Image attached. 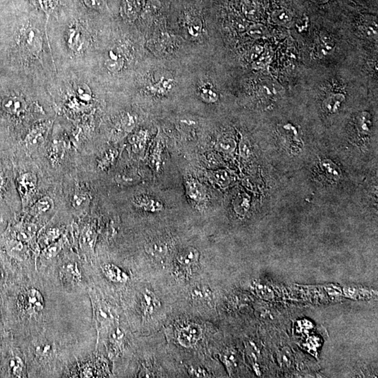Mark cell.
Here are the masks:
<instances>
[{"label": "cell", "mask_w": 378, "mask_h": 378, "mask_svg": "<svg viewBox=\"0 0 378 378\" xmlns=\"http://www.w3.org/2000/svg\"><path fill=\"white\" fill-rule=\"evenodd\" d=\"M28 102L23 91L11 92L1 99L0 108L3 112L12 116H21L28 109Z\"/></svg>", "instance_id": "obj_1"}, {"label": "cell", "mask_w": 378, "mask_h": 378, "mask_svg": "<svg viewBox=\"0 0 378 378\" xmlns=\"http://www.w3.org/2000/svg\"><path fill=\"white\" fill-rule=\"evenodd\" d=\"M103 66L111 74H119L126 66V57L120 46H114L104 55Z\"/></svg>", "instance_id": "obj_2"}, {"label": "cell", "mask_w": 378, "mask_h": 378, "mask_svg": "<svg viewBox=\"0 0 378 378\" xmlns=\"http://www.w3.org/2000/svg\"><path fill=\"white\" fill-rule=\"evenodd\" d=\"M202 331L199 325L190 324L181 327L178 331V341L183 347H192L195 346L202 337Z\"/></svg>", "instance_id": "obj_3"}, {"label": "cell", "mask_w": 378, "mask_h": 378, "mask_svg": "<svg viewBox=\"0 0 378 378\" xmlns=\"http://www.w3.org/2000/svg\"><path fill=\"white\" fill-rule=\"evenodd\" d=\"M175 81L171 74L163 73L154 77L149 84V90L156 95H166L175 87Z\"/></svg>", "instance_id": "obj_4"}, {"label": "cell", "mask_w": 378, "mask_h": 378, "mask_svg": "<svg viewBox=\"0 0 378 378\" xmlns=\"http://www.w3.org/2000/svg\"><path fill=\"white\" fill-rule=\"evenodd\" d=\"M135 207L149 213H158L165 208L163 202L159 199L147 195L136 196L132 200Z\"/></svg>", "instance_id": "obj_5"}, {"label": "cell", "mask_w": 378, "mask_h": 378, "mask_svg": "<svg viewBox=\"0 0 378 378\" xmlns=\"http://www.w3.org/2000/svg\"><path fill=\"white\" fill-rule=\"evenodd\" d=\"M186 194L191 201L200 204L207 199V191L204 185L195 178L186 180Z\"/></svg>", "instance_id": "obj_6"}, {"label": "cell", "mask_w": 378, "mask_h": 378, "mask_svg": "<svg viewBox=\"0 0 378 378\" xmlns=\"http://www.w3.org/2000/svg\"><path fill=\"white\" fill-rule=\"evenodd\" d=\"M50 124V121H44L37 123L31 127L25 139L26 146L28 148L32 149L35 147L41 142L44 141V135L49 130Z\"/></svg>", "instance_id": "obj_7"}, {"label": "cell", "mask_w": 378, "mask_h": 378, "mask_svg": "<svg viewBox=\"0 0 378 378\" xmlns=\"http://www.w3.org/2000/svg\"><path fill=\"white\" fill-rule=\"evenodd\" d=\"M30 1L36 8V10L41 11L44 13L47 23L49 18L55 17L54 14H55L60 5V0H30Z\"/></svg>", "instance_id": "obj_8"}, {"label": "cell", "mask_w": 378, "mask_h": 378, "mask_svg": "<svg viewBox=\"0 0 378 378\" xmlns=\"http://www.w3.org/2000/svg\"><path fill=\"white\" fill-rule=\"evenodd\" d=\"M142 307L144 315L151 316L161 307V302L150 290L144 291L142 298Z\"/></svg>", "instance_id": "obj_9"}, {"label": "cell", "mask_w": 378, "mask_h": 378, "mask_svg": "<svg viewBox=\"0 0 378 378\" xmlns=\"http://www.w3.org/2000/svg\"><path fill=\"white\" fill-rule=\"evenodd\" d=\"M25 301L27 307L33 312H39L44 309V298L37 290H28L25 295Z\"/></svg>", "instance_id": "obj_10"}, {"label": "cell", "mask_w": 378, "mask_h": 378, "mask_svg": "<svg viewBox=\"0 0 378 378\" xmlns=\"http://www.w3.org/2000/svg\"><path fill=\"white\" fill-rule=\"evenodd\" d=\"M200 252L194 247H189L183 249L178 253L177 261L181 266L189 267L196 264L200 258Z\"/></svg>", "instance_id": "obj_11"}, {"label": "cell", "mask_w": 378, "mask_h": 378, "mask_svg": "<svg viewBox=\"0 0 378 378\" xmlns=\"http://www.w3.org/2000/svg\"><path fill=\"white\" fill-rule=\"evenodd\" d=\"M19 186L22 195L27 198L32 196L36 187V178L33 173L24 174L19 180Z\"/></svg>", "instance_id": "obj_12"}, {"label": "cell", "mask_w": 378, "mask_h": 378, "mask_svg": "<svg viewBox=\"0 0 378 378\" xmlns=\"http://www.w3.org/2000/svg\"><path fill=\"white\" fill-rule=\"evenodd\" d=\"M198 95L201 100L207 104L218 102L219 94L210 83L204 82L198 87Z\"/></svg>", "instance_id": "obj_13"}, {"label": "cell", "mask_w": 378, "mask_h": 378, "mask_svg": "<svg viewBox=\"0 0 378 378\" xmlns=\"http://www.w3.org/2000/svg\"><path fill=\"white\" fill-rule=\"evenodd\" d=\"M103 270L109 280L116 283H124L128 280L127 274L114 264H105L103 267Z\"/></svg>", "instance_id": "obj_14"}, {"label": "cell", "mask_w": 378, "mask_h": 378, "mask_svg": "<svg viewBox=\"0 0 378 378\" xmlns=\"http://www.w3.org/2000/svg\"><path fill=\"white\" fill-rule=\"evenodd\" d=\"M145 250L151 257L161 259L166 256L168 247L165 242L155 240L146 244Z\"/></svg>", "instance_id": "obj_15"}, {"label": "cell", "mask_w": 378, "mask_h": 378, "mask_svg": "<svg viewBox=\"0 0 378 378\" xmlns=\"http://www.w3.org/2000/svg\"><path fill=\"white\" fill-rule=\"evenodd\" d=\"M208 178L212 182L221 189L228 187L231 183V178L227 171L222 169L212 170L208 172Z\"/></svg>", "instance_id": "obj_16"}, {"label": "cell", "mask_w": 378, "mask_h": 378, "mask_svg": "<svg viewBox=\"0 0 378 378\" xmlns=\"http://www.w3.org/2000/svg\"><path fill=\"white\" fill-rule=\"evenodd\" d=\"M140 3L138 0H124L121 5L123 17L128 20H134L140 12Z\"/></svg>", "instance_id": "obj_17"}, {"label": "cell", "mask_w": 378, "mask_h": 378, "mask_svg": "<svg viewBox=\"0 0 378 378\" xmlns=\"http://www.w3.org/2000/svg\"><path fill=\"white\" fill-rule=\"evenodd\" d=\"M148 140L147 132L144 130H140L132 135L130 143L131 144L132 151L140 153L144 149L146 142Z\"/></svg>", "instance_id": "obj_18"}, {"label": "cell", "mask_w": 378, "mask_h": 378, "mask_svg": "<svg viewBox=\"0 0 378 378\" xmlns=\"http://www.w3.org/2000/svg\"><path fill=\"white\" fill-rule=\"evenodd\" d=\"M191 296L193 299L198 301H211L213 297L211 289L205 285L194 287L191 289Z\"/></svg>", "instance_id": "obj_19"}, {"label": "cell", "mask_w": 378, "mask_h": 378, "mask_svg": "<svg viewBox=\"0 0 378 378\" xmlns=\"http://www.w3.org/2000/svg\"><path fill=\"white\" fill-rule=\"evenodd\" d=\"M234 207L238 216H245L250 209V198L245 194H238L234 201Z\"/></svg>", "instance_id": "obj_20"}, {"label": "cell", "mask_w": 378, "mask_h": 378, "mask_svg": "<svg viewBox=\"0 0 378 378\" xmlns=\"http://www.w3.org/2000/svg\"><path fill=\"white\" fill-rule=\"evenodd\" d=\"M360 30L366 37L371 39H377L378 25L374 19H367L361 23Z\"/></svg>", "instance_id": "obj_21"}, {"label": "cell", "mask_w": 378, "mask_h": 378, "mask_svg": "<svg viewBox=\"0 0 378 378\" xmlns=\"http://www.w3.org/2000/svg\"><path fill=\"white\" fill-rule=\"evenodd\" d=\"M272 21L275 24L282 26H286L292 21V15L286 9H281L274 11L271 15Z\"/></svg>", "instance_id": "obj_22"}, {"label": "cell", "mask_w": 378, "mask_h": 378, "mask_svg": "<svg viewBox=\"0 0 378 378\" xmlns=\"http://www.w3.org/2000/svg\"><path fill=\"white\" fill-rule=\"evenodd\" d=\"M237 146L235 140L231 138H222L216 142L215 149L224 154L234 152Z\"/></svg>", "instance_id": "obj_23"}, {"label": "cell", "mask_w": 378, "mask_h": 378, "mask_svg": "<svg viewBox=\"0 0 378 378\" xmlns=\"http://www.w3.org/2000/svg\"><path fill=\"white\" fill-rule=\"evenodd\" d=\"M344 100V97L342 94H333V95H329L324 100V106L325 109L329 112H336Z\"/></svg>", "instance_id": "obj_24"}, {"label": "cell", "mask_w": 378, "mask_h": 378, "mask_svg": "<svg viewBox=\"0 0 378 378\" xmlns=\"http://www.w3.org/2000/svg\"><path fill=\"white\" fill-rule=\"evenodd\" d=\"M334 49V43L331 37L327 36H322L319 39L317 51L319 54L322 57L329 55Z\"/></svg>", "instance_id": "obj_25"}, {"label": "cell", "mask_w": 378, "mask_h": 378, "mask_svg": "<svg viewBox=\"0 0 378 378\" xmlns=\"http://www.w3.org/2000/svg\"><path fill=\"white\" fill-rule=\"evenodd\" d=\"M186 27L191 36H198L202 33L203 25H202V20L199 18L189 17L188 18Z\"/></svg>", "instance_id": "obj_26"}, {"label": "cell", "mask_w": 378, "mask_h": 378, "mask_svg": "<svg viewBox=\"0 0 378 378\" xmlns=\"http://www.w3.org/2000/svg\"><path fill=\"white\" fill-rule=\"evenodd\" d=\"M321 167L329 178L337 180L341 177V170L338 168L337 165L333 163L332 161L329 160L322 161Z\"/></svg>", "instance_id": "obj_27"}, {"label": "cell", "mask_w": 378, "mask_h": 378, "mask_svg": "<svg viewBox=\"0 0 378 378\" xmlns=\"http://www.w3.org/2000/svg\"><path fill=\"white\" fill-rule=\"evenodd\" d=\"M247 33L252 38L256 39H264L269 35V30H267V28L263 25H260V24L252 25L247 30Z\"/></svg>", "instance_id": "obj_28"}, {"label": "cell", "mask_w": 378, "mask_h": 378, "mask_svg": "<svg viewBox=\"0 0 378 378\" xmlns=\"http://www.w3.org/2000/svg\"><path fill=\"white\" fill-rule=\"evenodd\" d=\"M62 273L65 279H68L70 281L76 282L81 280L80 273L76 268V265L70 264L64 266Z\"/></svg>", "instance_id": "obj_29"}, {"label": "cell", "mask_w": 378, "mask_h": 378, "mask_svg": "<svg viewBox=\"0 0 378 378\" xmlns=\"http://www.w3.org/2000/svg\"><path fill=\"white\" fill-rule=\"evenodd\" d=\"M52 205L53 202L52 199L49 197H44L36 202V203L33 206L32 212L35 214V215H39V214L50 210Z\"/></svg>", "instance_id": "obj_30"}, {"label": "cell", "mask_w": 378, "mask_h": 378, "mask_svg": "<svg viewBox=\"0 0 378 378\" xmlns=\"http://www.w3.org/2000/svg\"><path fill=\"white\" fill-rule=\"evenodd\" d=\"M86 7L98 12H105L108 10L105 0H83Z\"/></svg>", "instance_id": "obj_31"}, {"label": "cell", "mask_w": 378, "mask_h": 378, "mask_svg": "<svg viewBox=\"0 0 378 378\" xmlns=\"http://www.w3.org/2000/svg\"><path fill=\"white\" fill-rule=\"evenodd\" d=\"M121 126L122 128L126 132L132 131V129L135 127L136 125V119H135V116L132 114H124L121 118Z\"/></svg>", "instance_id": "obj_32"}, {"label": "cell", "mask_w": 378, "mask_h": 378, "mask_svg": "<svg viewBox=\"0 0 378 378\" xmlns=\"http://www.w3.org/2000/svg\"><path fill=\"white\" fill-rule=\"evenodd\" d=\"M89 198L84 192H77L74 194L72 199V204L75 208H82L89 204Z\"/></svg>", "instance_id": "obj_33"}, {"label": "cell", "mask_w": 378, "mask_h": 378, "mask_svg": "<svg viewBox=\"0 0 378 378\" xmlns=\"http://www.w3.org/2000/svg\"><path fill=\"white\" fill-rule=\"evenodd\" d=\"M118 156L117 151L116 150H109L108 151L105 156H103V159L100 161V166L103 167V168H106V167H109L113 162L116 160V157Z\"/></svg>", "instance_id": "obj_34"}, {"label": "cell", "mask_w": 378, "mask_h": 378, "mask_svg": "<svg viewBox=\"0 0 378 378\" xmlns=\"http://www.w3.org/2000/svg\"><path fill=\"white\" fill-rule=\"evenodd\" d=\"M358 126L360 130L363 132H369L371 126L370 115L366 112L361 113L358 118Z\"/></svg>", "instance_id": "obj_35"}, {"label": "cell", "mask_w": 378, "mask_h": 378, "mask_svg": "<svg viewBox=\"0 0 378 378\" xmlns=\"http://www.w3.org/2000/svg\"><path fill=\"white\" fill-rule=\"evenodd\" d=\"M240 156H242L243 159H248L252 154V146L248 139L246 138H242L241 139L240 146Z\"/></svg>", "instance_id": "obj_36"}, {"label": "cell", "mask_w": 378, "mask_h": 378, "mask_svg": "<svg viewBox=\"0 0 378 378\" xmlns=\"http://www.w3.org/2000/svg\"><path fill=\"white\" fill-rule=\"evenodd\" d=\"M9 367L12 370L13 374L19 376L23 371V363L18 357H14L9 363Z\"/></svg>", "instance_id": "obj_37"}, {"label": "cell", "mask_w": 378, "mask_h": 378, "mask_svg": "<svg viewBox=\"0 0 378 378\" xmlns=\"http://www.w3.org/2000/svg\"><path fill=\"white\" fill-rule=\"evenodd\" d=\"M61 246L62 245L61 244H60V242H57V243H55L54 245L48 247L47 248L44 250V256L47 258L54 257V256H55V255H57V253L60 252Z\"/></svg>", "instance_id": "obj_38"}, {"label": "cell", "mask_w": 378, "mask_h": 378, "mask_svg": "<svg viewBox=\"0 0 378 378\" xmlns=\"http://www.w3.org/2000/svg\"><path fill=\"white\" fill-rule=\"evenodd\" d=\"M51 346L48 344H41L36 348V354L38 357L45 358L50 355Z\"/></svg>", "instance_id": "obj_39"}, {"label": "cell", "mask_w": 378, "mask_h": 378, "mask_svg": "<svg viewBox=\"0 0 378 378\" xmlns=\"http://www.w3.org/2000/svg\"><path fill=\"white\" fill-rule=\"evenodd\" d=\"M59 236V231L57 229H52L46 234L45 240L48 244L56 239Z\"/></svg>", "instance_id": "obj_40"}, {"label": "cell", "mask_w": 378, "mask_h": 378, "mask_svg": "<svg viewBox=\"0 0 378 378\" xmlns=\"http://www.w3.org/2000/svg\"><path fill=\"white\" fill-rule=\"evenodd\" d=\"M190 371H191V374L196 376V377H205L207 375V373H205V371L203 370L200 369V368H198V369L192 368V369L190 370Z\"/></svg>", "instance_id": "obj_41"}, {"label": "cell", "mask_w": 378, "mask_h": 378, "mask_svg": "<svg viewBox=\"0 0 378 378\" xmlns=\"http://www.w3.org/2000/svg\"><path fill=\"white\" fill-rule=\"evenodd\" d=\"M263 49L261 46H254V47L253 48V49H252V57H257L258 56V55H259L260 53H261L262 52Z\"/></svg>", "instance_id": "obj_42"}, {"label": "cell", "mask_w": 378, "mask_h": 378, "mask_svg": "<svg viewBox=\"0 0 378 378\" xmlns=\"http://www.w3.org/2000/svg\"><path fill=\"white\" fill-rule=\"evenodd\" d=\"M313 1L316 3H318V4H325V3L329 1L330 0H313Z\"/></svg>", "instance_id": "obj_43"}, {"label": "cell", "mask_w": 378, "mask_h": 378, "mask_svg": "<svg viewBox=\"0 0 378 378\" xmlns=\"http://www.w3.org/2000/svg\"><path fill=\"white\" fill-rule=\"evenodd\" d=\"M2 183H3L2 179L0 178V189H1V186H2Z\"/></svg>", "instance_id": "obj_44"}]
</instances>
